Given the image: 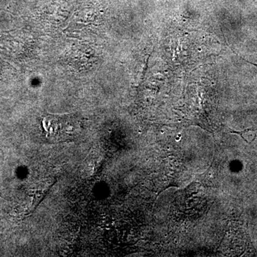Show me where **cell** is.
Wrapping results in <instances>:
<instances>
[{
	"label": "cell",
	"instance_id": "6da1fadb",
	"mask_svg": "<svg viewBox=\"0 0 257 257\" xmlns=\"http://www.w3.org/2000/svg\"><path fill=\"white\" fill-rule=\"evenodd\" d=\"M45 136L52 141L72 140L81 132V121L74 114H48L42 120Z\"/></svg>",
	"mask_w": 257,
	"mask_h": 257
}]
</instances>
